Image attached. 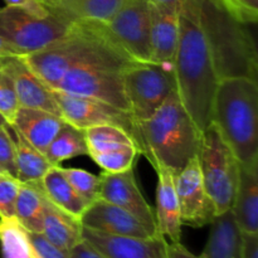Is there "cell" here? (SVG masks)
<instances>
[{
	"instance_id": "83f0119b",
	"label": "cell",
	"mask_w": 258,
	"mask_h": 258,
	"mask_svg": "<svg viewBox=\"0 0 258 258\" xmlns=\"http://www.w3.org/2000/svg\"><path fill=\"white\" fill-rule=\"evenodd\" d=\"M0 248L3 258H42L17 218H0Z\"/></svg>"
},
{
	"instance_id": "8d00e7d4",
	"label": "cell",
	"mask_w": 258,
	"mask_h": 258,
	"mask_svg": "<svg viewBox=\"0 0 258 258\" xmlns=\"http://www.w3.org/2000/svg\"><path fill=\"white\" fill-rule=\"evenodd\" d=\"M4 2L8 7L20 8V9L40 18L50 14V10L48 9L47 5L40 0H4Z\"/></svg>"
},
{
	"instance_id": "7c38bea8",
	"label": "cell",
	"mask_w": 258,
	"mask_h": 258,
	"mask_svg": "<svg viewBox=\"0 0 258 258\" xmlns=\"http://www.w3.org/2000/svg\"><path fill=\"white\" fill-rule=\"evenodd\" d=\"M174 184L183 226L202 228L211 224L217 212L202 178L198 155L174 174Z\"/></svg>"
},
{
	"instance_id": "5bb4252c",
	"label": "cell",
	"mask_w": 258,
	"mask_h": 258,
	"mask_svg": "<svg viewBox=\"0 0 258 258\" xmlns=\"http://www.w3.org/2000/svg\"><path fill=\"white\" fill-rule=\"evenodd\" d=\"M83 228L111 236L150 238L160 236L149 229L141 221L126 209L98 198L87 207L80 218Z\"/></svg>"
},
{
	"instance_id": "e575fe53",
	"label": "cell",
	"mask_w": 258,
	"mask_h": 258,
	"mask_svg": "<svg viewBox=\"0 0 258 258\" xmlns=\"http://www.w3.org/2000/svg\"><path fill=\"white\" fill-rule=\"evenodd\" d=\"M232 17L244 24L256 23L258 19V0H217Z\"/></svg>"
},
{
	"instance_id": "44dd1931",
	"label": "cell",
	"mask_w": 258,
	"mask_h": 258,
	"mask_svg": "<svg viewBox=\"0 0 258 258\" xmlns=\"http://www.w3.org/2000/svg\"><path fill=\"white\" fill-rule=\"evenodd\" d=\"M82 229L80 219L58 208L44 196V213L40 233L48 241L59 248L71 251L83 239Z\"/></svg>"
},
{
	"instance_id": "603a6c76",
	"label": "cell",
	"mask_w": 258,
	"mask_h": 258,
	"mask_svg": "<svg viewBox=\"0 0 258 258\" xmlns=\"http://www.w3.org/2000/svg\"><path fill=\"white\" fill-rule=\"evenodd\" d=\"M39 184L44 196L53 204L76 218L80 219L83 212L87 209L88 203L73 189L60 165L52 166Z\"/></svg>"
},
{
	"instance_id": "f1b7e54d",
	"label": "cell",
	"mask_w": 258,
	"mask_h": 258,
	"mask_svg": "<svg viewBox=\"0 0 258 258\" xmlns=\"http://www.w3.org/2000/svg\"><path fill=\"white\" fill-rule=\"evenodd\" d=\"M83 134H85V140L87 144L88 155L115 150V149L125 148V146H136L133 136L118 126H91V127L85 128Z\"/></svg>"
},
{
	"instance_id": "ac0fdd59",
	"label": "cell",
	"mask_w": 258,
	"mask_h": 258,
	"mask_svg": "<svg viewBox=\"0 0 258 258\" xmlns=\"http://www.w3.org/2000/svg\"><path fill=\"white\" fill-rule=\"evenodd\" d=\"M158 175L155 221L158 233L166 242L176 243L181 239V216L176 196L174 173L163 165L154 166Z\"/></svg>"
},
{
	"instance_id": "74e56055",
	"label": "cell",
	"mask_w": 258,
	"mask_h": 258,
	"mask_svg": "<svg viewBox=\"0 0 258 258\" xmlns=\"http://www.w3.org/2000/svg\"><path fill=\"white\" fill-rule=\"evenodd\" d=\"M241 258H258V233L241 232Z\"/></svg>"
},
{
	"instance_id": "d6a6232c",
	"label": "cell",
	"mask_w": 258,
	"mask_h": 258,
	"mask_svg": "<svg viewBox=\"0 0 258 258\" xmlns=\"http://www.w3.org/2000/svg\"><path fill=\"white\" fill-rule=\"evenodd\" d=\"M20 183L18 179L0 174V218H15V204Z\"/></svg>"
},
{
	"instance_id": "8992f818",
	"label": "cell",
	"mask_w": 258,
	"mask_h": 258,
	"mask_svg": "<svg viewBox=\"0 0 258 258\" xmlns=\"http://www.w3.org/2000/svg\"><path fill=\"white\" fill-rule=\"evenodd\" d=\"M198 161L207 193L217 214L232 209L239 176V161L214 123L201 134Z\"/></svg>"
},
{
	"instance_id": "9a60e30c",
	"label": "cell",
	"mask_w": 258,
	"mask_h": 258,
	"mask_svg": "<svg viewBox=\"0 0 258 258\" xmlns=\"http://www.w3.org/2000/svg\"><path fill=\"white\" fill-rule=\"evenodd\" d=\"M82 236L106 258H168V242L161 236L134 238L111 236L88 228L82 229Z\"/></svg>"
},
{
	"instance_id": "4fadbf2b",
	"label": "cell",
	"mask_w": 258,
	"mask_h": 258,
	"mask_svg": "<svg viewBox=\"0 0 258 258\" xmlns=\"http://www.w3.org/2000/svg\"><path fill=\"white\" fill-rule=\"evenodd\" d=\"M98 176H100L98 198L126 209L139 221L143 222L149 229L158 233L155 212L153 211L139 188L134 168L116 174L102 171Z\"/></svg>"
},
{
	"instance_id": "5b68a950",
	"label": "cell",
	"mask_w": 258,
	"mask_h": 258,
	"mask_svg": "<svg viewBox=\"0 0 258 258\" xmlns=\"http://www.w3.org/2000/svg\"><path fill=\"white\" fill-rule=\"evenodd\" d=\"M201 22L219 81L233 77L257 81V47L247 24L213 0H202Z\"/></svg>"
},
{
	"instance_id": "3957f363",
	"label": "cell",
	"mask_w": 258,
	"mask_h": 258,
	"mask_svg": "<svg viewBox=\"0 0 258 258\" xmlns=\"http://www.w3.org/2000/svg\"><path fill=\"white\" fill-rule=\"evenodd\" d=\"M140 154L153 166L163 165L174 174L198 155L201 134L179 98L176 88L160 107L138 123Z\"/></svg>"
},
{
	"instance_id": "d4e9b609",
	"label": "cell",
	"mask_w": 258,
	"mask_h": 258,
	"mask_svg": "<svg viewBox=\"0 0 258 258\" xmlns=\"http://www.w3.org/2000/svg\"><path fill=\"white\" fill-rule=\"evenodd\" d=\"M125 0H54L53 12L70 20H97L108 22Z\"/></svg>"
},
{
	"instance_id": "7a4b0ae2",
	"label": "cell",
	"mask_w": 258,
	"mask_h": 258,
	"mask_svg": "<svg viewBox=\"0 0 258 258\" xmlns=\"http://www.w3.org/2000/svg\"><path fill=\"white\" fill-rule=\"evenodd\" d=\"M23 59L50 90H57L64 73L77 66L126 71L136 64L113 42L105 22L97 20H75L62 39Z\"/></svg>"
},
{
	"instance_id": "7bdbcfd3",
	"label": "cell",
	"mask_w": 258,
	"mask_h": 258,
	"mask_svg": "<svg viewBox=\"0 0 258 258\" xmlns=\"http://www.w3.org/2000/svg\"><path fill=\"white\" fill-rule=\"evenodd\" d=\"M40 2L44 3L48 7V9H52V8L54 7V0H40Z\"/></svg>"
},
{
	"instance_id": "30bf717a",
	"label": "cell",
	"mask_w": 258,
	"mask_h": 258,
	"mask_svg": "<svg viewBox=\"0 0 258 258\" xmlns=\"http://www.w3.org/2000/svg\"><path fill=\"white\" fill-rule=\"evenodd\" d=\"M123 72L102 66H77L64 73L57 91L103 101L130 112L123 88Z\"/></svg>"
},
{
	"instance_id": "836d02e7",
	"label": "cell",
	"mask_w": 258,
	"mask_h": 258,
	"mask_svg": "<svg viewBox=\"0 0 258 258\" xmlns=\"http://www.w3.org/2000/svg\"><path fill=\"white\" fill-rule=\"evenodd\" d=\"M0 173L17 179L15 144L9 125L0 126Z\"/></svg>"
},
{
	"instance_id": "b9f144b4",
	"label": "cell",
	"mask_w": 258,
	"mask_h": 258,
	"mask_svg": "<svg viewBox=\"0 0 258 258\" xmlns=\"http://www.w3.org/2000/svg\"><path fill=\"white\" fill-rule=\"evenodd\" d=\"M150 3H158V4H173V3H179V0H148Z\"/></svg>"
},
{
	"instance_id": "f546056e",
	"label": "cell",
	"mask_w": 258,
	"mask_h": 258,
	"mask_svg": "<svg viewBox=\"0 0 258 258\" xmlns=\"http://www.w3.org/2000/svg\"><path fill=\"white\" fill-rule=\"evenodd\" d=\"M139 154L136 146H125L115 150L91 154L90 156L105 173L116 174L134 168Z\"/></svg>"
},
{
	"instance_id": "ba28073f",
	"label": "cell",
	"mask_w": 258,
	"mask_h": 258,
	"mask_svg": "<svg viewBox=\"0 0 258 258\" xmlns=\"http://www.w3.org/2000/svg\"><path fill=\"white\" fill-rule=\"evenodd\" d=\"M128 111L136 125L145 121L160 107L175 88L173 71L154 63H136L122 73Z\"/></svg>"
},
{
	"instance_id": "cb8c5ba5",
	"label": "cell",
	"mask_w": 258,
	"mask_h": 258,
	"mask_svg": "<svg viewBox=\"0 0 258 258\" xmlns=\"http://www.w3.org/2000/svg\"><path fill=\"white\" fill-rule=\"evenodd\" d=\"M15 144L17 179L19 183H38L52 166L44 154L28 143L14 127L10 126Z\"/></svg>"
},
{
	"instance_id": "f6af8a7d",
	"label": "cell",
	"mask_w": 258,
	"mask_h": 258,
	"mask_svg": "<svg viewBox=\"0 0 258 258\" xmlns=\"http://www.w3.org/2000/svg\"><path fill=\"white\" fill-rule=\"evenodd\" d=\"M5 60H7V59H0V67H3V64L5 63Z\"/></svg>"
},
{
	"instance_id": "277c9868",
	"label": "cell",
	"mask_w": 258,
	"mask_h": 258,
	"mask_svg": "<svg viewBox=\"0 0 258 258\" xmlns=\"http://www.w3.org/2000/svg\"><path fill=\"white\" fill-rule=\"evenodd\" d=\"M212 123L239 164L258 161V85L256 80H221L212 110Z\"/></svg>"
},
{
	"instance_id": "ee69618b",
	"label": "cell",
	"mask_w": 258,
	"mask_h": 258,
	"mask_svg": "<svg viewBox=\"0 0 258 258\" xmlns=\"http://www.w3.org/2000/svg\"><path fill=\"white\" fill-rule=\"evenodd\" d=\"M4 125H8V122H7V120L4 118V116L0 113V126H4Z\"/></svg>"
},
{
	"instance_id": "d590c367",
	"label": "cell",
	"mask_w": 258,
	"mask_h": 258,
	"mask_svg": "<svg viewBox=\"0 0 258 258\" xmlns=\"http://www.w3.org/2000/svg\"><path fill=\"white\" fill-rule=\"evenodd\" d=\"M28 237H29L32 246L42 258H71L70 251H66V249L53 244L42 233L28 232Z\"/></svg>"
},
{
	"instance_id": "8fae6325",
	"label": "cell",
	"mask_w": 258,
	"mask_h": 258,
	"mask_svg": "<svg viewBox=\"0 0 258 258\" xmlns=\"http://www.w3.org/2000/svg\"><path fill=\"white\" fill-rule=\"evenodd\" d=\"M53 92L63 121L81 130L97 125L118 126L133 136L140 151L138 125L130 112L95 98L71 95L57 90H53Z\"/></svg>"
},
{
	"instance_id": "2e32d148",
	"label": "cell",
	"mask_w": 258,
	"mask_h": 258,
	"mask_svg": "<svg viewBox=\"0 0 258 258\" xmlns=\"http://www.w3.org/2000/svg\"><path fill=\"white\" fill-rule=\"evenodd\" d=\"M150 13L153 63L174 72V57L179 40V3H150Z\"/></svg>"
},
{
	"instance_id": "7402d4cb",
	"label": "cell",
	"mask_w": 258,
	"mask_h": 258,
	"mask_svg": "<svg viewBox=\"0 0 258 258\" xmlns=\"http://www.w3.org/2000/svg\"><path fill=\"white\" fill-rule=\"evenodd\" d=\"M202 254L204 258H241V231L232 209L214 217Z\"/></svg>"
},
{
	"instance_id": "ab89813d",
	"label": "cell",
	"mask_w": 258,
	"mask_h": 258,
	"mask_svg": "<svg viewBox=\"0 0 258 258\" xmlns=\"http://www.w3.org/2000/svg\"><path fill=\"white\" fill-rule=\"evenodd\" d=\"M166 252H168V258H204L203 254H194L180 242H176V243L168 242Z\"/></svg>"
},
{
	"instance_id": "f35d334b",
	"label": "cell",
	"mask_w": 258,
	"mask_h": 258,
	"mask_svg": "<svg viewBox=\"0 0 258 258\" xmlns=\"http://www.w3.org/2000/svg\"><path fill=\"white\" fill-rule=\"evenodd\" d=\"M71 258H106L102 253L91 246L87 241L82 239L77 246L71 249Z\"/></svg>"
},
{
	"instance_id": "484cf974",
	"label": "cell",
	"mask_w": 258,
	"mask_h": 258,
	"mask_svg": "<svg viewBox=\"0 0 258 258\" xmlns=\"http://www.w3.org/2000/svg\"><path fill=\"white\" fill-rule=\"evenodd\" d=\"M38 183H20L15 204V218L28 232H42L44 194Z\"/></svg>"
},
{
	"instance_id": "4316f807",
	"label": "cell",
	"mask_w": 258,
	"mask_h": 258,
	"mask_svg": "<svg viewBox=\"0 0 258 258\" xmlns=\"http://www.w3.org/2000/svg\"><path fill=\"white\" fill-rule=\"evenodd\" d=\"M44 155L52 165H60V163L76 156L88 155L83 130L63 121L62 127L48 146Z\"/></svg>"
},
{
	"instance_id": "9c48e42d",
	"label": "cell",
	"mask_w": 258,
	"mask_h": 258,
	"mask_svg": "<svg viewBox=\"0 0 258 258\" xmlns=\"http://www.w3.org/2000/svg\"><path fill=\"white\" fill-rule=\"evenodd\" d=\"M113 42L136 63H153L151 13L148 0H125L105 23Z\"/></svg>"
},
{
	"instance_id": "52a82bcc",
	"label": "cell",
	"mask_w": 258,
	"mask_h": 258,
	"mask_svg": "<svg viewBox=\"0 0 258 258\" xmlns=\"http://www.w3.org/2000/svg\"><path fill=\"white\" fill-rule=\"evenodd\" d=\"M73 20L50 10L47 17H37L20 8H0V37L23 55L42 50L62 39L72 28Z\"/></svg>"
},
{
	"instance_id": "4dcf8cb0",
	"label": "cell",
	"mask_w": 258,
	"mask_h": 258,
	"mask_svg": "<svg viewBox=\"0 0 258 258\" xmlns=\"http://www.w3.org/2000/svg\"><path fill=\"white\" fill-rule=\"evenodd\" d=\"M68 181L73 186L78 196L90 204L98 199L100 189V176L77 168H62Z\"/></svg>"
},
{
	"instance_id": "e0dca14e",
	"label": "cell",
	"mask_w": 258,
	"mask_h": 258,
	"mask_svg": "<svg viewBox=\"0 0 258 258\" xmlns=\"http://www.w3.org/2000/svg\"><path fill=\"white\" fill-rule=\"evenodd\" d=\"M3 68L9 73L14 82L20 107L39 108L60 116L59 106L55 101L53 90L33 72L23 57L7 59Z\"/></svg>"
},
{
	"instance_id": "60d3db41",
	"label": "cell",
	"mask_w": 258,
	"mask_h": 258,
	"mask_svg": "<svg viewBox=\"0 0 258 258\" xmlns=\"http://www.w3.org/2000/svg\"><path fill=\"white\" fill-rule=\"evenodd\" d=\"M24 57L15 47H13L10 43L3 37H0V59H10V58Z\"/></svg>"
},
{
	"instance_id": "1f68e13d",
	"label": "cell",
	"mask_w": 258,
	"mask_h": 258,
	"mask_svg": "<svg viewBox=\"0 0 258 258\" xmlns=\"http://www.w3.org/2000/svg\"><path fill=\"white\" fill-rule=\"evenodd\" d=\"M20 105L15 92L14 82L9 73L0 67V113L4 116L8 125H13Z\"/></svg>"
},
{
	"instance_id": "bcb514c9",
	"label": "cell",
	"mask_w": 258,
	"mask_h": 258,
	"mask_svg": "<svg viewBox=\"0 0 258 258\" xmlns=\"http://www.w3.org/2000/svg\"><path fill=\"white\" fill-rule=\"evenodd\" d=\"M213 2H214V3H217V0H213Z\"/></svg>"
},
{
	"instance_id": "7dc6e473",
	"label": "cell",
	"mask_w": 258,
	"mask_h": 258,
	"mask_svg": "<svg viewBox=\"0 0 258 258\" xmlns=\"http://www.w3.org/2000/svg\"><path fill=\"white\" fill-rule=\"evenodd\" d=\"M0 174H3V173H0Z\"/></svg>"
},
{
	"instance_id": "ffe728a7",
	"label": "cell",
	"mask_w": 258,
	"mask_h": 258,
	"mask_svg": "<svg viewBox=\"0 0 258 258\" xmlns=\"http://www.w3.org/2000/svg\"><path fill=\"white\" fill-rule=\"evenodd\" d=\"M62 125L63 118L60 116L39 108L20 107L10 126L38 151L45 154Z\"/></svg>"
},
{
	"instance_id": "6da1fadb",
	"label": "cell",
	"mask_w": 258,
	"mask_h": 258,
	"mask_svg": "<svg viewBox=\"0 0 258 258\" xmlns=\"http://www.w3.org/2000/svg\"><path fill=\"white\" fill-rule=\"evenodd\" d=\"M202 0H179V40L174 57L175 88L198 128L212 123L219 78L201 22Z\"/></svg>"
},
{
	"instance_id": "d6986e66",
	"label": "cell",
	"mask_w": 258,
	"mask_h": 258,
	"mask_svg": "<svg viewBox=\"0 0 258 258\" xmlns=\"http://www.w3.org/2000/svg\"><path fill=\"white\" fill-rule=\"evenodd\" d=\"M232 212L242 233H258V161L239 164Z\"/></svg>"
}]
</instances>
